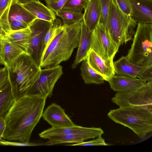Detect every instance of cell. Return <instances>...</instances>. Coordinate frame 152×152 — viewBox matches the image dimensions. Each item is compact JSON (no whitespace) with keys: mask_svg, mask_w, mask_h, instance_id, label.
Instances as JSON below:
<instances>
[{"mask_svg":"<svg viewBox=\"0 0 152 152\" xmlns=\"http://www.w3.org/2000/svg\"><path fill=\"white\" fill-rule=\"evenodd\" d=\"M101 15L99 23L106 25L108 14L110 0H100Z\"/></svg>","mask_w":152,"mask_h":152,"instance_id":"83f0119b","label":"cell"},{"mask_svg":"<svg viewBox=\"0 0 152 152\" xmlns=\"http://www.w3.org/2000/svg\"><path fill=\"white\" fill-rule=\"evenodd\" d=\"M8 81V68L4 66L0 69V89L6 84Z\"/></svg>","mask_w":152,"mask_h":152,"instance_id":"836d02e7","label":"cell"},{"mask_svg":"<svg viewBox=\"0 0 152 152\" xmlns=\"http://www.w3.org/2000/svg\"><path fill=\"white\" fill-rule=\"evenodd\" d=\"M117 5L124 13L130 16L131 6L129 0H115Z\"/></svg>","mask_w":152,"mask_h":152,"instance_id":"f546056e","label":"cell"},{"mask_svg":"<svg viewBox=\"0 0 152 152\" xmlns=\"http://www.w3.org/2000/svg\"><path fill=\"white\" fill-rule=\"evenodd\" d=\"M54 23L53 36L42 56L41 69L55 66L68 60L79 45L80 22L68 26Z\"/></svg>","mask_w":152,"mask_h":152,"instance_id":"7a4b0ae2","label":"cell"},{"mask_svg":"<svg viewBox=\"0 0 152 152\" xmlns=\"http://www.w3.org/2000/svg\"><path fill=\"white\" fill-rule=\"evenodd\" d=\"M137 24L132 43L126 56L136 65L152 66V23Z\"/></svg>","mask_w":152,"mask_h":152,"instance_id":"5b68a950","label":"cell"},{"mask_svg":"<svg viewBox=\"0 0 152 152\" xmlns=\"http://www.w3.org/2000/svg\"><path fill=\"white\" fill-rule=\"evenodd\" d=\"M1 69V68H0V69Z\"/></svg>","mask_w":152,"mask_h":152,"instance_id":"7bdbcfd3","label":"cell"},{"mask_svg":"<svg viewBox=\"0 0 152 152\" xmlns=\"http://www.w3.org/2000/svg\"><path fill=\"white\" fill-rule=\"evenodd\" d=\"M55 28L54 23L51 26L44 37L42 44V50L43 52L53 36Z\"/></svg>","mask_w":152,"mask_h":152,"instance_id":"d6a6232c","label":"cell"},{"mask_svg":"<svg viewBox=\"0 0 152 152\" xmlns=\"http://www.w3.org/2000/svg\"><path fill=\"white\" fill-rule=\"evenodd\" d=\"M22 4L37 18L53 23L56 21L55 13L39 0L33 1Z\"/></svg>","mask_w":152,"mask_h":152,"instance_id":"ffe728a7","label":"cell"},{"mask_svg":"<svg viewBox=\"0 0 152 152\" xmlns=\"http://www.w3.org/2000/svg\"><path fill=\"white\" fill-rule=\"evenodd\" d=\"M19 96L13 77L8 71V81L0 89V117L4 118L15 99Z\"/></svg>","mask_w":152,"mask_h":152,"instance_id":"5bb4252c","label":"cell"},{"mask_svg":"<svg viewBox=\"0 0 152 152\" xmlns=\"http://www.w3.org/2000/svg\"><path fill=\"white\" fill-rule=\"evenodd\" d=\"M107 81L110 88L115 91L125 92L132 91L144 84L145 80L137 78L115 75Z\"/></svg>","mask_w":152,"mask_h":152,"instance_id":"e0dca14e","label":"cell"},{"mask_svg":"<svg viewBox=\"0 0 152 152\" xmlns=\"http://www.w3.org/2000/svg\"><path fill=\"white\" fill-rule=\"evenodd\" d=\"M9 21L16 20L23 22L28 26L37 18L16 0H12L8 12Z\"/></svg>","mask_w":152,"mask_h":152,"instance_id":"44dd1931","label":"cell"},{"mask_svg":"<svg viewBox=\"0 0 152 152\" xmlns=\"http://www.w3.org/2000/svg\"><path fill=\"white\" fill-rule=\"evenodd\" d=\"M5 127L4 118L0 117V141L2 140V136Z\"/></svg>","mask_w":152,"mask_h":152,"instance_id":"74e56055","label":"cell"},{"mask_svg":"<svg viewBox=\"0 0 152 152\" xmlns=\"http://www.w3.org/2000/svg\"><path fill=\"white\" fill-rule=\"evenodd\" d=\"M86 58L89 65L102 75L105 81H107L115 75L113 61H104L91 49L89 51Z\"/></svg>","mask_w":152,"mask_h":152,"instance_id":"2e32d148","label":"cell"},{"mask_svg":"<svg viewBox=\"0 0 152 152\" xmlns=\"http://www.w3.org/2000/svg\"><path fill=\"white\" fill-rule=\"evenodd\" d=\"M31 34V31L28 26L24 29L11 31L6 35L13 44L28 54Z\"/></svg>","mask_w":152,"mask_h":152,"instance_id":"7402d4cb","label":"cell"},{"mask_svg":"<svg viewBox=\"0 0 152 152\" xmlns=\"http://www.w3.org/2000/svg\"><path fill=\"white\" fill-rule=\"evenodd\" d=\"M58 0H45V2H53L56 1Z\"/></svg>","mask_w":152,"mask_h":152,"instance_id":"60d3db41","label":"cell"},{"mask_svg":"<svg viewBox=\"0 0 152 152\" xmlns=\"http://www.w3.org/2000/svg\"><path fill=\"white\" fill-rule=\"evenodd\" d=\"M47 98L26 94L18 97L4 117L2 139L29 142L32 132L42 117Z\"/></svg>","mask_w":152,"mask_h":152,"instance_id":"6da1fadb","label":"cell"},{"mask_svg":"<svg viewBox=\"0 0 152 152\" xmlns=\"http://www.w3.org/2000/svg\"><path fill=\"white\" fill-rule=\"evenodd\" d=\"M91 139L86 135L78 134L54 136L49 138L48 140L43 144V145H51L65 143H77Z\"/></svg>","mask_w":152,"mask_h":152,"instance_id":"d4e9b609","label":"cell"},{"mask_svg":"<svg viewBox=\"0 0 152 152\" xmlns=\"http://www.w3.org/2000/svg\"><path fill=\"white\" fill-rule=\"evenodd\" d=\"M0 64L3 65L5 66L4 63L0 59Z\"/></svg>","mask_w":152,"mask_h":152,"instance_id":"b9f144b4","label":"cell"},{"mask_svg":"<svg viewBox=\"0 0 152 152\" xmlns=\"http://www.w3.org/2000/svg\"><path fill=\"white\" fill-rule=\"evenodd\" d=\"M116 75L137 78L147 82H152V66H141L130 62L126 56H122L113 62Z\"/></svg>","mask_w":152,"mask_h":152,"instance_id":"8fae6325","label":"cell"},{"mask_svg":"<svg viewBox=\"0 0 152 152\" xmlns=\"http://www.w3.org/2000/svg\"><path fill=\"white\" fill-rule=\"evenodd\" d=\"M3 40L6 67L10 68L19 56L26 53L13 44L7 35L4 36Z\"/></svg>","mask_w":152,"mask_h":152,"instance_id":"603a6c76","label":"cell"},{"mask_svg":"<svg viewBox=\"0 0 152 152\" xmlns=\"http://www.w3.org/2000/svg\"><path fill=\"white\" fill-rule=\"evenodd\" d=\"M9 23L11 31L20 30L28 27L26 23L18 21L13 20Z\"/></svg>","mask_w":152,"mask_h":152,"instance_id":"e575fe53","label":"cell"},{"mask_svg":"<svg viewBox=\"0 0 152 152\" xmlns=\"http://www.w3.org/2000/svg\"><path fill=\"white\" fill-rule=\"evenodd\" d=\"M0 34L6 35L5 32L4 31L1 26L0 23Z\"/></svg>","mask_w":152,"mask_h":152,"instance_id":"ab89813d","label":"cell"},{"mask_svg":"<svg viewBox=\"0 0 152 152\" xmlns=\"http://www.w3.org/2000/svg\"><path fill=\"white\" fill-rule=\"evenodd\" d=\"M0 144L2 145L13 146H34L43 145L40 144L31 142L25 143L18 141H10L5 140L2 139L0 141Z\"/></svg>","mask_w":152,"mask_h":152,"instance_id":"4dcf8cb0","label":"cell"},{"mask_svg":"<svg viewBox=\"0 0 152 152\" xmlns=\"http://www.w3.org/2000/svg\"><path fill=\"white\" fill-rule=\"evenodd\" d=\"M63 74L62 67L59 65L41 69L34 82L25 94L51 97L55 84Z\"/></svg>","mask_w":152,"mask_h":152,"instance_id":"52a82bcc","label":"cell"},{"mask_svg":"<svg viewBox=\"0 0 152 152\" xmlns=\"http://www.w3.org/2000/svg\"><path fill=\"white\" fill-rule=\"evenodd\" d=\"M42 117L54 128L73 126L75 124L59 105L53 103L44 110Z\"/></svg>","mask_w":152,"mask_h":152,"instance_id":"4fadbf2b","label":"cell"},{"mask_svg":"<svg viewBox=\"0 0 152 152\" xmlns=\"http://www.w3.org/2000/svg\"><path fill=\"white\" fill-rule=\"evenodd\" d=\"M80 69L85 83L101 84L104 83L105 81L104 78L91 67L88 63L87 58L82 61Z\"/></svg>","mask_w":152,"mask_h":152,"instance_id":"cb8c5ba5","label":"cell"},{"mask_svg":"<svg viewBox=\"0 0 152 152\" xmlns=\"http://www.w3.org/2000/svg\"><path fill=\"white\" fill-rule=\"evenodd\" d=\"M107 115L114 122L129 128L140 138L152 131V110L147 107H119L110 110Z\"/></svg>","mask_w":152,"mask_h":152,"instance_id":"3957f363","label":"cell"},{"mask_svg":"<svg viewBox=\"0 0 152 152\" xmlns=\"http://www.w3.org/2000/svg\"><path fill=\"white\" fill-rule=\"evenodd\" d=\"M68 0H58L53 2H45L47 6L56 14L61 9Z\"/></svg>","mask_w":152,"mask_h":152,"instance_id":"1f68e13d","label":"cell"},{"mask_svg":"<svg viewBox=\"0 0 152 152\" xmlns=\"http://www.w3.org/2000/svg\"><path fill=\"white\" fill-rule=\"evenodd\" d=\"M137 22L119 8L115 0H110L105 26L112 39L119 47L132 40Z\"/></svg>","mask_w":152,"mask_h":152,"instance_id":"277c9868","label":"cell"},{"mask_svg":"<svg viewBox=\"0 0 152 152\" xmlns=\"http://www.w3.org/2000/svg\"><path fill=\"white\" fill-rule=\"evenodd\" d=\"M9 68L14 77L19 96L25 94L29 89L41 69L26 53L19 56Z\"/></svg>","mask_w":152,"mask_h":152,"instance_id":"8992f818","label":"cell"},{"mask_svg":"<svg viewBox=\"0 0 152 152\" xmlns=\"http://www.w3.org/2000/svg\"><path fill=\"white\" fill-rule=\"evenodd\" d=\"M84 9L83 20L88 29L92 32L99 22L101 15L100 0H88Z\"/></svg>","mask_w":152,"mask_h":152,"instance_id":"d6986e66","label":"cell"},{"mask_svg":"<svg viewBox=\"0 0 152 152\" xmlns=\"http://www.w3.org/2000/svg\"><path fill=\"white\" fill-rule=\"evenodd\" d=\"M81 31L78 50L72 68H76L77 65L86 58L91 49L92 31L88 29L83 20L80 22Z\"/></svg>","mask_w":152,"mask_h":152,"instance_id":"ac0fdd59","label":"cell"},{"mask_svg":"<svg viewBox=\"0 0 152 152\" xmlns=\"http://www.w3.org/2000/svg\"><path fill=\"white\" fill-rule=\"evenodd\" d=\"M4 34H0V59L4 62L5 66H6V64L5 61L4 52V48L3 44Z\"/></svg>","mask_w":152,"mask_h":152,"instance_id":"8d00e7d4","label":"cell"},{"mask_svg":"<svg viewBox=\"0 0 152 152\" xmlns=\"http://www.w3.org/2000/svg\"><path fill=\"white\" fill-rule=\"evenodd\" d=\"M88 0H68L62 8L77 12H82Z\"/></svg>","mask_w":152,"mask_h":152,"instance_id":"4316f807","label":"cell"},{"mask_svg":"<svg viewBox=\"0 0 152 152\" xmlns=\"http://www.w3.org/2000/svg\"><path fill=\"white\" fill-rule=\"evenodd\" d=\"M56 15L61 19L63 24L68 26L80 22L83 19V14L82 12L61 8Z\"/></svg>","mask_w":152,"mask_h":152,"instance_id":"484cf974","label":"cell"},{"mask_svg":"<svg viewBox=\"0 0 152 152\" xmlns=\"http://www.w3.org/2000/svg\"><path fill=\"white\" fill-rule=\"evenodd\" d=\"M130 16L138 23H152V0H129Z\"/></svg>","mask_w":152,"mask_h":152,"instance_id":"9a60e30c","label":"cell"},{"mask_svg":"<svg viewBox=\"0 0 152 152\" xmlns=\"http://www.w3.org/2000/svg\"><path fill=\"white\" fill-rule=\"evenodd\" d=\"M119 48L110 36L105 25L99 23L92 32L91 49L104 61H113Z\"/></svg>","mask_w":152,"mask_h":152,"instance_id":"9c48e42d","label":"cell"},{"mask_svg":"<svg viewBox=\"0 0 152 152\" xmlns=\"http://www.w3.org/2000/svg\"><path fill=\"white\" fill-rule=\"evenodd\" d=\"M53 23L37 18L28 26L31 31V34L27 53L40 68L43 54V40L47 32Z\"/></svg>","mask_w":152,"mask_h":152,"instance_id":"30bf717a","label":"cell"},{"mask_svg":"<svg viewBox=\"0 0 152 152\" xmlns=\"http://www.w3.org/2000/svg\"><path fill=\"white\" fill-rule=\"evenodd\" d=\"M111 100L119 107L143 106L152 110V82L130 91L118 92Z\"/></svg>","mask_w":152,"mask_h":152,"instance_id":"ba28073f","label":"cell"},{"mask_svg":"<svg viewBox=\"0 0 152 152\" xmlns=\"http://www.w3.org/2000/svg\"><path fill=\"white\" fill-rule=\"evenodd\" d=\"M12 0H0V18L10 7Z\"/></svg>","mask_w":152,"mask_h":152,"instance_id":"d590c367","label":"cell"},{"mask_svg":"<svg viewBox=\"0 0 152 152\" xmlns=\"http://www.w3.org/2000/svg\"><path fill=\"white\" fill-rule=\"evenodd\" d=\"M104 133L100 128L87 127L76 125L69 127L60 128H49L40 133L39 137L44 139H48L54 136L61 135L78 134L89 137L91 139H94Z\"/></svg>","mask_w":152,"mask_h":152,"instance_id":"7c38bea8","label":"cell"},{"mask_svg":"<svg viewBox=\"0 0 152 152\" xmlns=\"http://www.w3.org/2000/svg\"><path fill=\"white\" fill-rule=\"evenodd\" d=\"M109 145L99 135L95 140L77 143L68 145V146H107Z\"/></svg>","mask_w":152,"mask_h":152,"instance_id":"f1b7e54d","label":"cell"},{"mask_svg":"<svg viewBox=\"0 0 152 152\" xmlns=\"http://www.w3.org/2000/svg\"><path fill=\"white\" fill-rule=\"evenodd\" d=\"M34 0H16L18 2L21 4L26 3Z\"/></svg>","mask_w":152,"mask_h":152,"instance_id":"f35d334b","label":"cell"}]
</instances>
